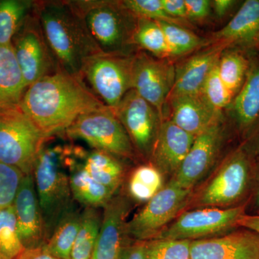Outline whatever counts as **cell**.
Segmentation results:
<instances>
[{
  "label": "cell",
  "instance_id": "28",
  "mask_svg": "<svg viewBox=\"0 0 259 259\" xmlns=\"http://www.w3.org/2000/svg\"><path fill=\"white\" fill-rule=\"evenodd\" d=\"M35 3L28 0L0 1V46L12 44L13 37L33 10Z\"/></svg>",
  "mask_w": 259,
  "mask_h": 259
},
{
  "label": "cell",
  "instance_id": "32",
  "mask_svg": "<svg viewBox=\"0 0 259 259\" xmlns=\"http://www.w3.org/2000/svg\"><path fill=\"white\" fill-rule=\"evenodd\" d=\"M158 23L164 32L172 58L187 55L196 49L207 46L205 40L189 28L164 22Z\"/></svg>",
  "mask_w": 259,
  "mask_h": 259
},
{
  "label": "cell",
  "instance_id": "39",
  "mask_svg": "<svg viewBox=\"0 0 259 259\" xmlns=\"http://www.w3.org/2000/svg\"><path fill=\"white\" fill-rule=\"evenodd\" d=\"M146 241H135L126 243L120 250L117 259H146Z\"/></svg>",
  "mask_w": 259,
  "mask_h": 259
},
{
  "label": "cell",
  "instance_id": "15",
  "mask_svg": "<svg viewBox=\"0 0 259 259\" xmlns=\"http://www.w3.org/2000/svg\"><path fill=\"white\" fill-rule=\"evenodd\" d=\"M191 259H259V234L248 229L233 231L190 243Z\"/></svg>",
  "mask_w": 259,
  "mask_h": 259
},
{
  "label": "cell",
  "instance_id": "27",
  "mask_svg": "<svg viewBox=\"0 0 259 259\" xmlns=\"http://www.w3.org/2000/svg\"><path fill=\"white\" fill-rule=\"evenodd\" d=\"M243 51L227 49L218 61V73L233 100L243 86L249 69V54L247 55Z\"/></svg>",
  "mask_w": 259,
  "mask_h": 259
},
{
  "label": "cell",
  "instance_id": "17",
  "mask_svg": "<svg viewBox=\"0 0 259 259\" xmlns=\"http://www.w3.org/2000/svg\"><path fill=\"white\" fill-rule=\"evenodd\" d=\"M131 209L128 197L115 194L103 207L102 226L91 259H117L126 243V218Z\"/></svg>",
  "mask_w": 259,
  "mask_h": 259
},
{
  "label": "cell",
  "instance_id": "29",
  "mask_svg": "<svg viewBox=\"0 0 259 259\" xmlns=\"http://www.w3.org/2000/svg\"><path fill=\"white\" fill-rule=\"evenodd\" d=\"M99 208L85 207L81 212V223L71 251V259H91L102 226Z\"/></svg>",
  "mask_w": 259,
  "mask_h": 259
},
{
  "label": "cell",
  "instance_id": "35",
  "mask_svg": "<svg viewBox=\"0 0 259 259\" xmlns=\"http://www.w3.org/2000/svg\"><path fill=\"white\" fill-rule=\"evenodd\" d=\"M190 241L153 239L146 241V259H191Z\"/></svg>",
  "mask_w": 259,
  "mask_h": 259
},
{
  "label": "cell",
  "instance_id": "45",
  "mask_svg": "<svg viewBox=\"0 0 259 259\" xmlns=\"http://www.w3.org/2000/svg\"><path fill=\"white\" fill-rule=\"evenodd\" d=\"M257 176H258V178H257L256 190H255V205L259 209V170Z\"/></svg>",
  "mask_w": 259,
  "mask_h": 259
},
{
  "label": "cell",
  "instance_id": "46",
  "mask_svg": "<svg viewBox=\"0 0 259 259\" xmlns=\"http://www.w3.org/2000/svg\"><path fill=\"white\" fill-rule=\"evenodd\" d=\"M252 50H259V36L254 42V44H253V46H252L250 51Z\"/></svg>",
  "mask_w": 259,
  "mask_h": 259
},
{
  "label": "cell",
  "instance_id": "41",
  "mask_svg": "<svg viewBox=\"0 0 259 259\" xmlns=\"http://www.w3.org/2000/svg\"><path fill=\"white\" fill-rule=\"evenodd\" d=\"M238 2L234 0H214L212 3V9L218 18H224L231 12Z\"/></svg>",
  "mask_w": 259,
  "mask_h": 259
},
{
  "label": "cell",
  "instance_id": "5",
  "mask_svg": "<svg viewBox=\"0 0 259 259\" xmlns=\"http://www.w3.org/2000/svg\"><path fill=\"white\" fill-rule=\"evenodd\" d=\"M48 138L32 123L20 107L0 112V162L18 168L25 175Z\"/></svg>",
  "mask_w": 259,
  "mask_h": 259
},
{
  "label": "cell",
  "instance_id": "21",
  "mask_svg": "<svg viewBox=\"0 0 259 259\" xmlns=\"http://www.w3.org/2000/svg\"><path fill=\"white\" fill-rule=\"evenodd\" d=\"M249 58L244 83L229 106L237 128L247 138L259 123V57L252 53Z\"/></svg>",
  "mask_w": 259,
  "mask_h": 259
},
{
  "label": "cell",
  "instance_id": "31",
  "mask_svg": "<svg viewBox=\"0 0 259 259\" xmlns=\"http://www.w3.org/2000/svg\"><path fill=\"white\" fill-rule=\"evenodd\" d=\"M163 175L153 165H141L129 177L127 191L130 198L148 202L162 189Z\"/></svg>",
  "mask_w": 259,
  "mask_h": 259
},
{
  "label": "cell",
  "instance_id": "11",
  "mask_svg": "<svg viewBox=\"0 0 259 259\" xmlns=\"http://www.w3.org/2000/svg\"><path fill=\"white\" fill-rule=\"evenodd\" d=\"M12 45L27 88L59 69L34 8L13 37Z\"/></svg>",
  "mask_w": 259,
  "mask_h": 259
},
{
  "label": "cell",
  "instance_id": "9",
  "mask_svg": "<svg viewBox=\"0 0 259 259\" xmlns=\"http://www.w3.org/2000/svg\"><path fill=\"white\" fill-rule=\"evenodd\" d=\"M245 204L228 208L204 207L182 213L154 239H204L226 234L238 227Z\"/></svg>",
  "mask_w": 259,
  "mask_h": 259
},
{
  "label": "cell",
  "instance_id": "42",
  "mask_svg": "<svg viewBox=\"0 0 259 259\" xmlns=\"http://www.w3.org/2000/svg\"><path fill=\"white\" fill-rule=\"evenodd\" d=\"M243 146L252 157L259 155V123L248 136V141Z\"/></svg>",
  "mask_w": 259,
  "mask_h": 259
},
{
  "label": "cell",
  "instance_id": "10",
  "mask_svg": "<svg viewBox=\"0 0 259 259\" xmlns=\"http://www.w3.org/2000/svg\"><path fill=\"white\" fill-rule=\"evenodd\" d=\"M191 192L168 182L126 223L127 238L139 241L156 238L185 207Z\"/></svg>",
  "mask_w": 259,
  "mask_h": 259
},
{
  "label": "cell",
  "instance_id": "25",
  "mask_svg": "<svg viewBox=\"0 0 259 259\" xmlns=\"http://www.w3.org/2000/svg\"><path fill=\"white\" fill-rule=\"evenodd\" d=\"M81 163L96 182L117 192L125 177V168L118 157L100 150L83 149Z\"/></svg>",
  "mask_w": 259,
  "mask_h": 259
},
{
  "label": "cell",
  "instance_id": "37",
  "mask_svg": "<svg viewBox=\"0 0 259 259\" xmlns=\"http://www.w3.org/2000/svg\"><path fill=\"white\" fill-rule=\"evenodd\" d=\"M25 174L0 162V209L13 205Z\"/></svg>",
  "mask_w": 259,
  "mask_h": 259
},
{
  "label": "cell",
  "instance_id": "43",
  "mask_svg": "<svg viewBox=\"0 0 259 259\" xmlns=\"http://www.w3.org/2000/svg\"><path fill=\"white\" fill-rule=\"evenodd\" d=\"M15 259H59L53 256L45 250L40 248L25 249Z\"/></svg>",
  "mask_w": 259,
  "mask_h": 259
},
{
  "label": "cell",
  "instance_id": "44",
  "mask_svg": "<svg viewBox=\"0 0 259 259\" xmlns=\"http://www.w3.org/2000/svg\"><path fill=\"white\" fill-rule=\"evenodd\" d=\"M238 227L250 230L259 234V214H247L245 213L238 221Z\"/></svg>",
  "mask_w": 259,
  "mask_h": 259
},
{
  "label": "cell",
  "instance_id": "12",
  "mask_svg": "<svg viewBox=\"0 0 259 259\" xmlns=\"http://www.w3.org/2000/svg\"><path fill=\"white\" fill-rule=\"evenodd\" d=\"M175 77V66L144 51L136 52L132 65V89L146 100L163 120Z\"/></svg>",
  "mask_w": 259,
  "mask_h": 259
},
{
  "label": "cell",
  "instance_id": "22",
  "mask_svg": "<svg viewBox=\"0 0 259 259\" xmlns=\"http://www.w3.org/2000/svg\"><path fill=\"white\" fill-rule=\"evenodd\" d=\"M259 36V0H246L231 21L214 32L211 40L226 49L250 50Z\"/></svg>",
  "mask_w": 259,
  "mask_h": 259
},
{
  "label": "cell",
  "instance_id": "1",
  "mask_svg": "<svg viewBox=\"0 0 259 259\" xmlns=\"http://www.w3.org/2000/svg\"><path fill=\"white\" fill-rule=\"evenodd\" d=\"M105 107L82 78L60 68L28 87L20 105L47 137L64 133L80 116Z\"/></svg>",
  "mask_w": 259,
  "mask_h": 259
},
{
  "label": "cell",
  "instance_id": "36",
  "mask_svg": "<svg viewBox=\"0 0 259 259\" xmlns=\"http://www.w3.org/2000/svg\"><path fill=\"white\" fill-rule=\"evenodd\" d=\"M218 64V61L207 76L200 95L212 108L223 113L224 109L229 107L233 97L221 79Z\"/></svg>",
  "mask_w": 259,
  "mask_h": 259
},
{
  "label": "cell",
  "instance_id": "16",
  "mask_svg": "<svg viewBox=\"0 0 259 259\" xmlns=\"http://www.w3.org/2000/svg\"><path fill=\"white\" fill-rule=\"evenodd\" d=\"M13 205L25 249L44 246L47 241V232L32 174L23 177Z\"/></svg>",
  "mask_w": 259,
  "mask_h": 259
},
{
  "label": "cell",
  "instance_id": "30",
  "mask_svg": "<svg viewBox=\"0 0 259 259\" xmlns=\"http://www.w3.org/2000/svg\"><path fill=\"white\" fill-rule=\"evenodd\" d=\"M134 38L136 47L151 53L155 57H172L164 32L157 21L137 18Z\"/></svg>",
  "mask_w": 259,
  "mask_h": 259
},
{
  "label": "cell",
  "instance_id": "24",
  "mask_svg": "<svg viewBox=\"0 0 259 259\" xmlns=\"http://www.w3.org/2000/svg\"><path fill=\"white\" fill-rule=\"evenodd\" d=\"M27 89L13 45L0 46V112L20 107Z\"/></svg>",
  "mask_w": 259,
  "mask_h": 259
},
{
  "label": "cell",
  "instance_id": "19",
  "mask_svg": "<svg viewBox=\"0 0 259 259\" xmlns=\"http://www.w3.org/2000/svg\"><path fill=\"white\" fill-rule=\"evenodd\" d=\"M226 49L225 46L214 44L175 66V83L169 100L186 95H200L207 76Z\"/></svg>",
  "mask_w": 259,
  "mask_h": 259
},
{
  "label": "cell",
  "instance_id": "23",
  "mask_svg": "<svg viewBox=\"0 0 259 259\" xmlns=\"http://www.w3.org/2000/svg\"><path fill=\"white\" fill-rule=\"evenodd\" d=\"M83 148L73 146L69 163V181L73 199L85 207L103 208L117 192L96 182L83 168Z\"/></svg>",
  "mask_w": 259,
  "mask_h": 259
},
{
  "label": "cell",
  "instance_id": "34",
  "mask_svg": "<svg viewBox=\"0 0 259 259\" xmlns=\"http://www.w3.org/2000/svg\"><path fill=\"white\" fill-rule=\"evenodd\" d=\"M122 3L136 18L175 24L187 28H190L191 25L190 22L171 18L165 11L161 0H125Z\"/></svg>",
  "mask_w": 259,
  "mask_h": 259
},
{
  "label": "cell",
  "instance_id": "40",
  "mask_svg": "<svg viewBox=\"0 0 259 259\" xmlns=\"http://www.w3.org/2000/svg\"><path fill=\"white\" fill-rule=\"evenodd\" d=\"M165 11L171 18L188 21L185 0H161Z\"/></svg>",
  "mask_w": 259,
  "mask_h": 259
},
{
  "label": "cell",
  "instance_id": "6",
  "mask_svg": "<svg viewBox=\"0 0 259 259\" xmlns=\"http://www.w3.org/2000/svg\"><path fill=\"white\" fill-rule=\"evenodd\" d=\"M64 133L70 139L82 140L93 149L105 151L118 158L134 159L136 157L128 135L110 107L80 116Z\"/></svg>",
  "mask_w": 259,
  "mask_h": 259
},
{
  "label": "cell",
  "instance_id": "38",
  "mask_svg": "<svg viewBox=\"0 0 259 259\" xmlns=\"http://www.w3.org/2000/svg\"><path fill=\"white\" fill-rule=\"evenodd\" d=\"M189 22L201 21L208 18L212 10V3L209 0H185Z\"/></svg>",
  "mask_w": 259,
  "mask_h": 259
},
{
  "label": "cell",
  "instance_id": "47",
  "mask_svg": "<svg viewBox=\"0 0 259 259\" xmlns=\"http://www.w3.org/2000/svg\"><path fill=\"white\" fill-rule=\"evenodd\" d=\"M0 259H6V258H5L4 256H3V255H2L1 253H0Z\"/></svg>",
  "mask_w": 259,
  "mask_h": 259
},
{
  "label": "cell",
  "instance_id": "7",
  "mask_svg": "<svg viewBox=\"0 0 259 259\" xmlns=\"http://www.w3.org/2000/svg\"><path fill=\"white\" fill-rule=\"evenodd\" d=\"M251 159L243 146L231 153L202 191L198 199L199 205L226 208L241 205L238 204L248 194L253 181Z\"/></svg>",
  "mask_w": 259,
  "mask_h": 259
},
{
  "label": "cell",
  "instance_id": "2",
  "mask_svg": "<svg viewBox=\"0 0 259 259\" xmlns=\"http://www.w3.org/2000/svg\"><path fill=\"white\" fill-rule=\"evenodd\" d=\"M34 11L59 67L81 77L85 61L102 51L72 2H35Z\"/></svg>",
  "mask_w": 259,
  "mask_h": 259
},
{
  "label": "cell",
  "instance_id": "4",
  "mask_svg": "<svg viewBox=\"0 0 259 259\" xmlns=\"http://www.w3.org/2000/svg\"><path fill=\"white\" fill-rule=\"evenodd\" d=\"M82 16L90 35L102 53L131 56L136 45L137 18L122 1H71Z\"/></svg>",
  "mask_w": 259,
  "mask_h": 259
},
{
  "label": "cell",
  "instance_id": "20",
  "mask_svg": "<svg viewBox=\"0 0 259 259\" xmlns=\"http://www.w3.org/2000/svg\"><path fill=\"white\" fill-rule=\"evenodd\" d=\"M168 106L170 120L195 137L223 122L222 112L212 108L201 95L174 97L168 101Z\"/></svg>",
  "mask_w": 259,
  "mask_h": 259
},
{
  "label": "cell",
  "instance_id": "13",
  "mask_svg": "<svg viewBox=\"0 0 259 259\" xmlns=\"http://www.w3.org/2000/svg\"><path fill=\"white\" fill-rule=\"evenodd\" d=\"M112 111L128 135L136 153L151 158L163 121L157 110L132 89Z\"/></svg>",
  "mask_w": 259,
  "mask_h": 259
},
{
  "label": "cell",
  "instance_id": "14",
  "mask_svg": "<svg viewBox=\"0 0 259 259\" xmlns=\"http://www.w3.org/2000/svg\"><path fill=\"white\" fill-rule=\"evenodd\" d=\"M223 122L196 136L190 151L170 183L192 190L194 186L206 176L222 148L224 139Z\"/></svg>",
  "mask_w": 259,
  "mask_h": 259
},
{
  "label": "cell",
  "instance_id": "3",
  "mask_svg": "<svg viewBox=\"0 0 259 259\" xmlns=\"http://www.w3.org/2000/svg\"><path fill=\"white\" fill-rule=\"evenodd\" d=\"M53 136L42 145L32 172L47 241L63 216L74 207L69 171L74 145L61 144Z\"/></svg>",
  "mask_w": 259,
  "mask_h": 259
},
{
  "label": "cell",
  "instance_id": "33",
  "mask_svg": "<svg viewBox=\"0 0 259 259\" xmlns=\"http://www.w3.org/2000/svg\"><path fill=\"white\" fill-rule=\"evenodd\" d=\"M25 249L13 205L0 209V253L6 259H15Z\"/></svg>",
  "mask_w": 259,
  "mask_h": 259
},
{
  "label": "cell",
  "instance_id": "18",
  "mask_svg": "<svg viewBox=\"0 0 259 259\" xmlns=\"http://www.w3.org/2000/svg\"><path fill=\"white\" fill-rule=\"evenodd\" d=\"M195 136L171 120L161 122L151 159L162 175H175L193 144Z\"/></svg>",
  "mask_w": 259,
  "mask_h": 259
},
{
  "label": "cell",
  "instance_id": "26",
  "mask_svg": "<svg viewBox=\"0 0 259 259\" xmlns=\"http://www.w3.org/2000/svg\"><path fill=\"white\" fill-rule=\"evenodd\" d=\"M81 212L74 207L61 218L42 248L59 259H71L81 223Z\"/></svg>",
  "mask_w": 259,
  "mask_h": 259
},
{
  "label": "cell",
  "instance_id": "8",
  "mask_svg": "<svg viewBox=\"0 0 259 259\" xmlns=\"http://www.w3.org/2000/svg\"><path fill=\"white\" fill-rule=\"evenodd\" d=\"M134 54L122 56L99 53L88 58L83 65L81 78L90 83L93 93L112 110L132 90Z\"/></svg>",
  "mask_w": 259,
  "mask_h": 259
}]
</instances>
